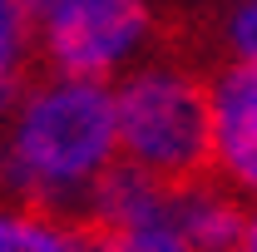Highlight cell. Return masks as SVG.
I'll return each mask as SVG.
<instances>
[{"mask_svg": "<svg viewBox=\"0 0 257 252\" xmlns=\"http://www.w3.org/2000/svg\"><path fill=\"white\" fill-rule=\"evenodd\" d=\"M119 158L144 168L168 193H193L227 183L213 124V74H198L183 60L128 74L114 94Z\"/></svg>", "mask_w": 257, "mask_h": 252, "instance_id": "cell-1", "label": "cell"}, {"mask_svg": "<svg viewBox=\"0 0 257 252\" xmlns=\"http://www.w3.org/2000/svg\"><path fill=\"white\" fill-rule=\"evenodd\" d=\"M10 149L30 168L35 183L55 198L60 222L69 227L84 213L89 178L119 154L114 94L99 79H40L10 114Z\"/></svg>", "mask_w": 257, "mask_h": 252, "instance_id": "cell-2", "label": "cell"}, {"mask_svg": "<svg viewBox=\"0 0 257 252\" xmlns=\"http://www.w3.org/2000/svg\"><path fill=\"white\" fill-rule=\"evenodd\" d=\"M149 35H154L149 0H64V10L40 35V55L50 74L104 84V74Z\"/></svg>", "mask_w": 257, "mask_h": 252, "instance_id": "cell-3", "label": "cell"}, {"mask_svg": "<svg viewBox=\"0 0 257 252\" xmlns=\"http://www.w3.org/2000/svg\"><path fill=\"white\" fill-rule=\"evenodd\" d=\"M213 124L223 178L257 198V60L237 55L213 74Z\"/></svg>", "mask_w": 257, "mask_h": 252, "instance_id": "cell-4", "label": "cell"}, {"mask_svg": "<svg viewBox=\"0 0 257 252\" xmlns=\"http://www.w3.org/2000/svg\"><path fill=\"white\" fill-rule=\"evenodd\" d=\"M247 227H252V218L227 183L193 188L173 198V232H183V242L193 252H237Z\"/></svg>", "mask_w": 257, "mask_h": 252, "instance_id": "cell-5", "label": "cell"}, {"mask_svg": "<svg viewBox=\"0 0 257 252\" xmlns=\"http://www.w3.org/2000/svg\"><path fill=\"white\" fill-rule=\"evenodd\" d=\"M40 79H50V69H45L30 20H25L20 0H0V114H15L20 99Z\"/></svg>", "mask_w": 257, "mask_h": 252, "instance_id": "cell-6", "label": "cell"}, {"mask_svg": "<svg viewBox=\"0 0 257 252\" xmlns=\"http://www.w3.org/2000/svg\"><path fill=\"white\" fill-rule=\"evenodd\" d=\"M79 252H193L183 232L173 227H104V222L74 218L69 222Z\"/></svg>", "mask_w": 257, "mask_h": 252, "instance_id": "cell-7", "label": "cell"}, {"mask_svg": "<svg viewBox=\"0 0 257 252\" xmlns=\"http://www.w3.org/2000/svg\"><path fill=\"white\" fill-rule=\"evenodd\" d=\"M0 252H79L74 232L45 213L0 208Z\"/></svg>", "mask_w": 257, "mask_h": 252, "instance_id": "cell-8", "label": "cell"}, {"mask_svg": "<svg viewBox=\"0 0 257 252\" xmlns=\"http://www.w3.org/2000/svg\"><path fill=\"white\" fill-rule=\"evenodd\" d=\"M227 45L242 55V60H257V0H242L227 20Z\"/></svg>", "mask_w": 257, "mask_h": 252, "instance_id": "cell-9", "label": "cell"}, {"mask_svg": "<svg viewBox=\"0 0 257 252\" xmlns=\"http://www.w3.org/2000/svg\"><path fill=\"white\" fill-rule=\"evenodd\" d=\"M20 10H25V20H30L35 40H40V35H45V25L64 10V0H20Z\"/></svg>", "mask_w": 257, "mask_h": 252, "instance_id": "cell-10", "label": "cell"}, {"mask_svg": "<svg viewBox=\"0 0 257 252\" xmlns=\"http://www.w3.org/2000/svg\"><path fill=\"white\" fill-rule=\"evenodd\" d=\"M237 5H242V0H237Z\"/></svg>", "mask_w": 257, "mask_h": 252, "instance_id": "cell-11", "label": "cell"}]
</instances>
